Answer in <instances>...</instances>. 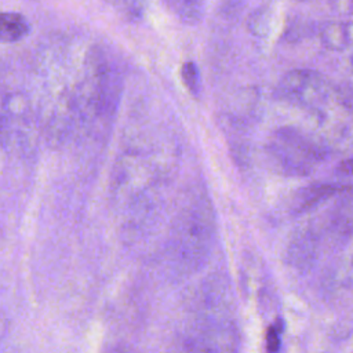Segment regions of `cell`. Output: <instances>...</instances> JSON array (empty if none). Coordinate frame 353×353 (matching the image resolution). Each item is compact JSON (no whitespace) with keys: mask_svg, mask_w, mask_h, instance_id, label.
<instances>
[{"mask_svg":"<svg viewBox=\"0 0 353 353\" xmlns=\"http://www.w3.org/2000/svg\"><path fill=\"white\" fill-rule=\"evenodd\" d=\"M181 76H182V81H183L185 87L193 95H199L201 83H200V72H199V68L196 66V63L192 61L185 62L181 69Z\"/></svg>","mask_w":353,"mask_h":353,"instance_id":"30bf717a","label":"cell"},{"mask_svg":"<svg viewBox=\"0 0 353 353\" xmlns=\"http://www.w3.org/2000/svg\"><path fill=\"white\" fill-rule=\"evenodd\" d=\"M106 3L124 19L135 22L142 18L143 7L141 0H106Z\"/></svg>","mask_w":353,"mask_h":353,"instance_id":"9c48e42d","label":"cell"},{"mask_svg":"<svg viewBox=\"0 0 353 353\" xmlns=\"http://www.w3.org/2000/svg\"><path fill=\"white\" fill-rule=\"evenodd\" d=\"M332 8L339 12H350L352 0H332Z\"/></svg>","mask_w":353,"mask_h":353,"instance_id":"7c38bea8","label":"cell"},{"mask_svg":"<svg viewBox=\"0 0 353 353\" xmlns=\"http://www.w3.org/2000/svg\"><path fill=\"white\" fill-rule=\"evenodd\" d=\"M164 7L182 23L197 25L204 17V0H161Z\"/></svg>","mask_w":353,"mask_h":353,"instance_id":"277c9868","label":"cell"},{"mask_svg":"<svg viewBox=\"0 0 353 353\" xmlns=\"http://www.w3.org/2000/svg\"><path fill=\"white\" fill-rule=\"evenodd\" d=\"M301 1H306V0H301Z\"/></svg>","mask_w":353,"mask_h":353,"instance_id":"4fadbf2b","label":"cell"},{"mask_svg":"<svg viewBox=\"0 0 353 353\" xmlns=\"http://www.w3.org/2000/svg\"><path fill=\"white\" fill-rule=\"evenodd\" d=\"M248 30L255 36H265L272 26V10L266 6L254 10L247 21Z\"/></svg>","mask_w":353,"mask_h":353,"instance_id":"ba28073f","label":"cell"},{"mask_svg":"<svg viewBox=\"0 0 353 353\" xmlns=\"http://www.w3.org/2000/svg\"><path fill=\"white\" fill-rule=\"evenodd\" d=\"M280 332H281V331H280L276 325L269 327L268 334H266L268 350H270V352L279 350V347H280Z\"/></svg>","mask_w":353,"mask_h":353,"instance_id":"8fae6325","label":"cell"},{"mask_svg":"<svg viewBox=\"0 0 353 353\" xmlns=\"http://www.w3.org/2000/svg\"><path fill=\"white\" fill-rule=\"evenodd\" d=\"M30 30L28 19L19 12H0V43H14L23 39Z\"/></svg>","mask_w":353,"mask_h":353,"instance_id":"5b68a950","label":"cell"},{"mask_svg":"<svg viewBox=\"0 0 353 353\" xmlns=\"http://www.w3.org/2000/svg\"><path fill=\"white\" fill-rule=\"evenodd\" d=\"M215 218L205 193L194 192L178 212L171 232L172 259L185 270L204 265L211 252Z\"/></svg>","mask_w":353,"mask_h":353,"instance_id":"6da1fadb","label":"cell"},{"mask_svg":"<svg viewBox=\"0 0 353 353\" xmlns=\"http://www.w3.org/2000/svg\"><path fill=\"white\" fill-rule=\"evenodd\" d=\"M268 150L273 163L288 176L309 175L325 157V152L321 146L292 128L274 131L269 141Z\"/></svg>","mask_w":353,"mask_h":353,"instance_id":"7a4b0ae2","label":"cell"},{"mask_svg":"<svg viewBox=\"0 0 353 353\" xmlns=\"http://www.w3.org/2000/svg\"><path fill=\"white\" fill-rule=\"evenodd\" d=\"M345 186H339V185H312L307 186L306 189H303L298 199H296V204H295V211L296 212H302L309 210L310 207L319 204L320 201L331 197L332 194L343 190Z\"/></svg>","mask_w":353,"mask_h":353,"instance_id":"52a82bcc","label":"cell"},{"mask_svg":"<svg viewBox=\"0 0 353 353\" xmlns=\"http://www.w3.org/2000/svg\"><path fill=\"white\" fill-rule=\"evenodd\" d=\"M320 40L328 50L342 51L350 43V25L346 22H327L320 28Z\"/></svg>","mask_w":353,"mask_h":353,"instance_id":"8992f818","label":"cell"},{"mask_svg":"<svg viewBox=\"0 0 353 353\" xmlns=\"http://www.w3.org/2000/svg\"><path fill=\"white\" fill-rule=\"evenodd\" d=\"M277 92L292 105L320 109L330 99L332 87L327 77L316 70L294 69L281 77Z\"/></svg>","mask_w":353,"mask_h":353,"instance_id":"3957f363","label":"cell"}]
</instances>
